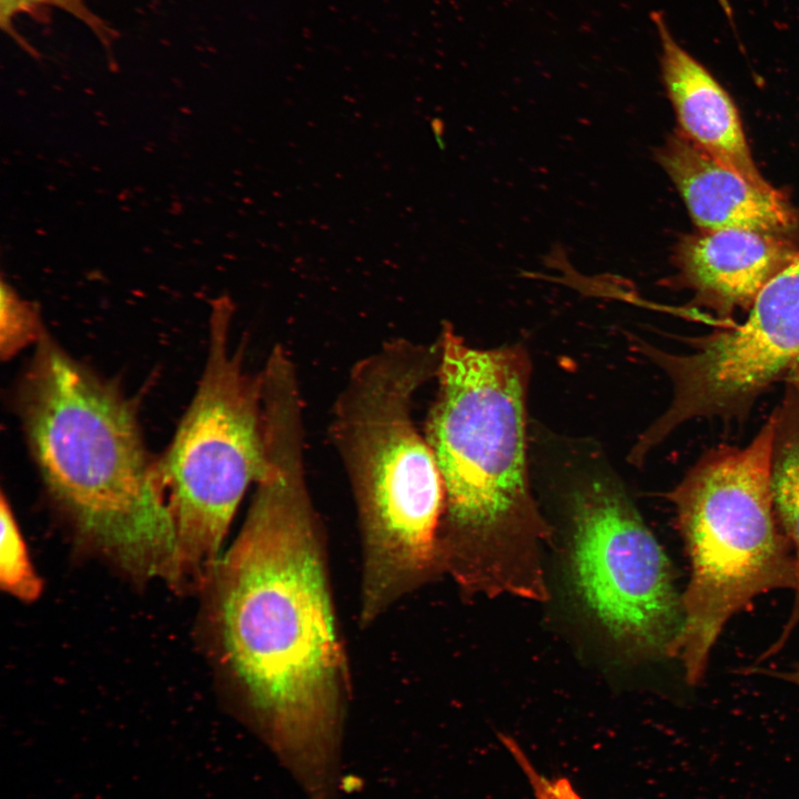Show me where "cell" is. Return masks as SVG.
Masks as SVG:
<instances>
[{
    "label": "cell",
    "mask_w": 799,
    "mask_h": 799,
    "mask_svg": "<svg viewBox=\"0 0 799 799\" xmlns=\"http://www.w3.org/2000/svg\"><path fill=\"white\" fill-rule=\"evenodd\" d=\"M303 438L295 419L267 425L245 520L204 585L235 712L306 799H337L352 681Z\"/></svg>",
    "instance_id": "1"
},
{
    "label": "cell",
    "mask_w": 799,
    "mask_h": 799,
    "mask_svg": "<svg viewBox=\"0 0 799 799\" xmlns=\"http://www.w3.org/2000/svg\"><path fill=\"white\" fill-rule=\"evenodd\" d=\"M425 437L444 485L443 574L463 596L549 598L543 550L552 529L530 490L523 346L476 348L445 325Z\"/></svg>",
    "instance_id": "2"
},
{
    "label": "cell",
    "mask_w": 799,
    "mask_h": 799,
    "mask_svg": "<svg viewBox=\"0 0 799 799\" xmlns=\"http://www.w3.org/2000/svg\"><path fill=\"white\" fill-rule=\"evenodd\" d=\"M18 411L42 482L80 535L133 577L175 586V529L131 402L45 333Z\"/></svg>",
    "instance_id": "3"
},
{
    "label": "cell",
    "mask_w": 799,
    "mask_h": 799,
    "mask_svg": "<svg viewBox=\"0 0 799 799\" xmlns=\"http://www.w3.org/2000/svg\"><path fill=\"white\" fill-rule=\"evenodd\" d=\"M438 363V342L392 340L354 365L335 402L331 436L348 476L361 539L362 629L444 575V485L412 414L416 391L436 376Z\"/></svg>",
    "instance_id": "4"
},
{
    "label": "cell",
    "mask_w": 799,
    "mask_h": 799,
    "mask_svg": "<svg viewBox=\"0 0 799 799\" xmlns=\"http://www.w3.org/2000/svg\"><path fill=\"white\" fill-rule=\"evenodd\" d=\"M771 416L745 447L705 455L672 489L690 560L682 627L669 650L689 685L699 684L725 624L760 594L797 586L791 544L771 490Z\"/></svg>",
    "instance_id": "5"
},
{
    "label": "cell",
    "mask_w": 799,
    "mask_h": 799,
    "mask_svg": "<svg viewBox=\"0 0 799 799\" xmlns=\"http://www.w3.org/2000/svg\"><path fill=\"white\" fill-rule=\"evenodd\" d=\"M232 307L216 301L195 394L155 476L178 544L176 588L203 584L247 487L265 467L262 377L231 347Z\"/></svg>",
    "instance_id": "6"
},
{
    "label": "cell",
    "mask_w": 799,
    "mask_h": 799,
    "mask_svg": "<svg viewBox=\"0 0 799 799\" xmlns=\"http://www.w3.org/2000/svg\"><path fill=\"white\" fill-rule=\"evenodd\" d=\"M567 506L568 573L585 610L630 658L669 657L682 627L681 596L637 509L603 476L578 483Z\"/></svg>",
    "instance_id": "7"
},
{
    "label": "cell",
    "mask_w": 799,
    "mask_h": 799,
    "mask_svg": "<svg viewBox=\"0 0 799 799\" xmlns=\"http://www.w3.org/2000/svg\"><path fill=\"white\" fill-rule=\"evenodd\" d=\"M638 347L674 386L668 409L631 449L645 459L680 424L745 409L792 367L799 356V255L760 291L742 324L701 338L691 353Z\"/></svg>",
    "instance_id": "8"
},
{
    "label": "cell",
    "mask_w": 799,
    "mask_h": 799,
    "mask_svg": "<svg viewBox=\"0 0 799 799\" xmlns=\"http://www.w3.org/2000/svg\"><path fill=\"white\" fill-rule=\"evenodd\" d=\"M656 159L702 232L739 229L779 235L796 223L780 192L755 186L678 130L657 150Z\"/></svg>",
    "instance_id": "9"
},
{
    "label": "cell",
    "mask_w": 799,
    "mask_h": 799,
    "mask_svg": "<svg viewBox=\"0 0 799 799\" xmlns=\"http://www.w3.org/2000/svg\"><path fill=\"white\" fill-rule=\"evenodd\" d=\"M798 255L778 234L730 229L684 237L675 262L684 284L701 302L729 313L751 307L760 291Z\"/></svg>",
    "instance_id": "10"
},
{
    "label": "cell",
    "mask_w": 799,
    "mask_h": 799,
    "mask_svg": "<svg viewBox=\"0 0 799 799\" xmlns=\"http://www.w3.org/2000/svg\"><path fill=\"white\" fill-rule=\"evenodd\" d=\"M650 18L660 41L661 77L677 117L678 131L755 186L773 189L754 162L729 94L677 42L660 12H653Z\"/></svg>",
    "instance_id": "11"
},
{
    "label": "cell",
    "mask_w": 799,
    "mask_h": 799,
    "mask_svg": "<svg viewBox=\"0 0 799 799\" xmlns=\"http://www.w3.org/2000/svg\"><path fill=\"white\" fill-rule=\"evenodd\" d=\"M775 421L771 490L778 522L793 549L797 572L795 608L780 644L799 621V383L791 381Z\"/></svg>",
    "instance_id": "12"
},
{
    "label": "cell",
    "mask_w": 799,
    "mask_h": 799,
    "mask_svg": "<svg viewBox=\"0 0 799 799\" xmlns=\"http://www.w3.org/2000/svg\"><path fill=\"white\" fill-rule=\"evenodd\" d=\"M49 10H59L75 19L108 51L117 42L114 28L92 10L88 0H0V27L27 53H34L31 44L17 30L16 21L26 16L41 18Z\"/></svg>",
    "instance_id": "13"
},
{
    "label": "cell",
    "mask_w": 799,
    "mask_h": 799,
    "mask_svg": "<svg viewBox=\"0 0 799 799\" xmlns=\"http://www.w3.org/2000/svg\"><path fill=\"white\" fill-rule=\"evenodd\" d=\"M0 518L1 587L21 600L32 601L41 594L42 584L31 564L26 542L3 493L0 503Z\"/></svg>",
    "instance_id": "14"
},
{
    "label": "cell",
    "mask_w": 799,
    "mask_h": 799,
    "mask_svg": "<svg viewBox=\"0 0 799 799\" xmlns=\"http://www.w3.org/2000/svg\"><path fill=\"white\" fill-rule=\"evenodd\" d=\"M36 307L7 282H1L0 354L10 360L23 348L37 345L45 334Z\"/></svg>",
    "instance_id": "15"
},
{
    "label": "cell",
    "mask_w": 799,
    "mask_h": 799,
    "mask_svg": "<svg viewBox=\"0 0 799 799\" xmlns=\"http://www.w3.org/2000/svg\"><path fill=\"white\" fill-rule=\"evenodd\" d=\"M499 740L525 776L534 799H583L568 778L540 771L510 736L500 734Z\"/></svg>",
    "instance_id": "16"
},
{
    "label": "cell",
    "mask_w": 799,
    "mask_h": 799,
    "mask_svg": "<svg viewBox=\"0 0 799 799\" xmlns=\"http://www.w3.org/2000/svg\"><path fill=\"white\" fill-rule=\"evenodd\" d=\"M780 678L786 679L799 686V665L793 667L790 671L778 674Z\"/></svg>",
    "instance_id": "17"
},
{
    "label": "cell",
    "mask_w": 799,
    "mask_h": 799,
    "mask_svg": "<svg viewBox=\"0 0 799 799\" xmlns=\"http://www.w3.org/2000/svg\"><path fill=\"white\" fill-rule=\"evenodd\" d=\"M791 368L793 370L792 381L799 383V356L795 361V364Z\"/></svg>",
    "instance_id": "18"
}]
</instances>
